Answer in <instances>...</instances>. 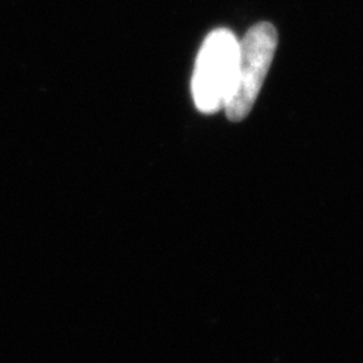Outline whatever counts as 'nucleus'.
I'll return each instance as SVG.
<instances>
[{
  "label": "nucleus",
  "mask_w": 363,
  "mask_h": 363,
  "mask_svg": "<svg viewBox=\"0 0 363 363\" xmlns=\"http://www.w3.org/2000/svg\"><path fill=\"white\" fill-rule=\"evenodd\" d=\"M240 41L229 29L211 32L203 41L192 74V99L203 113L224 109L236 72Z\"/></svg>",
  "instance_id": "nucleus-1"
},
{
  "label": "nucleus",
  "mask_w": 363,
  "mask_h": 363,
  "mask_svg": "<svg viewBox=\"0 0 363 363\" xmlns=\"http://www.w3.org/2000/svg\"><path fill=\"white\" fill-rule=\"evenodd\" d=\"M277 49V30L271 23H259L240 41L236 72L224 112L230 121H242L253 109Z\"/></svg>",
  "instance_id": "nucleus-2"
}]
</instances>
